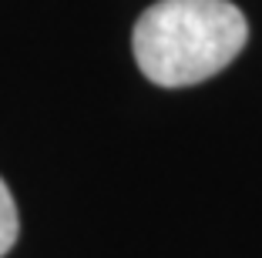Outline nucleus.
<instances>
[{
    "mask_svg": "<svg viewBox=\"0 0 262 258\" xmlns=\"http://www.w3.org/2000/svg\"><path fill=\"white\" fill-rule=\"evenodd\" d=\"M249 24L229 0H158L135 24V61L158 87L215 77L242 54Z\"/></svg>",
    "mask_w": 262,
    "mask_h": 258,
    "instance_id": "1",
    "label": "nucleus"
},
{
    "mask_svg": "<svg viewBox=\"0 0 262 258\" xmlns=\"http://www.w3.org/2000/svg\"><path fill=\"white\" fill-rule=\"evenodd\" d=\"M17 231H20V215H17V205H14L10 188L4 184V178H0V258L14 248Z\"/></svg>",
    "mask_w": 262,
    "mask_h": 258,
    "instance_id": "2",
    "label": "nucleus"
}]
</instances>
